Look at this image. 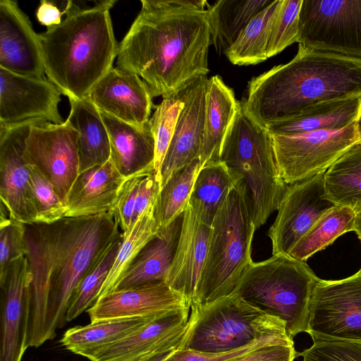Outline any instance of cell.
<instances>
[{
    "mask_svg": "<svg viewBox=\"0 0 361 361\" xmlns=\"http://www.w3.org/2000/svg\"><path fill=\"white\" fill-rule=\"evenodd\" d=\"M99 111L120 121L144 125L149 120L152 96L137 75L113 67L94 87L89 97Z\"/></svg>",
    "mask_w": 361,
    "mask_h": 361,
    "instance_id": "44dd1931",
    "label": "cell"
},
{
    "mask_svg": "<svg viewBox=\"0 0 361 361\" xmlns=\"http://www.w3.org/2000/svg\"><path fill=\"white\" fill-rule=\"evenodd\" d=\"M361 121V96L319 102L266 130L289 135L319 130H336Z\"/></svg>",
    "mask_w": 361,
    "mask_h": 361,
    "instance_id": "83f0119b",
    "label": "cell"
},
{
    "mask_svg": "<svg viewBox=\"0 0 361 361\" xmlns=\"http://www.w3.org/2000/svg\"><path fill=\"white\" fill-rule=\"evenodd\" d=\"M240 104L219 75L208 79L204 139L199 157L201 168L219 161L224 137Z\"/></svg>",
    "mask_w": 361,
    "mask_h": 361,
    "instance_id": "484cf974",
    "label": "cell"
},
{
    "mask_svg": "<svg viewBox=\"0 0 361 361\" xmlns=\"http://www.w3.org/2000/svg\"><path fill=\"white\" fill-rule=\"evenodd\" d=\"M78 133L66 121L61 124L42 120L30 128L24 158L54 185L66 204L70 190L79 175Z\"/></svg>",
    "mask_w": 361,
    "mask_h": 361,
    "instance_id": "7c38bea8",
    "label": "cell"
},
{
    "mask_svg": "<svg viewBox=\"0 0 361 361\" xmlns=\"http://www.w3.org/2000/svg\"><path fill=\"white\" fill-rule=\"evenodd\" d=\"M270 0H220L209 6L211 44L225 52L235 43L249 23L271 4Z\"/></svg>",
    "mask_w": 361,
    "mask_h": 361,
    "instance_id": "f546056e",
    "label": "cell"
},
{
    "mask_svg": "<svg viewBox=\"0 0 361 361\" xmlns=\"http://www.w3.org/2000/svg\"><path fill=\"white\" fill-rule=\"evenodd\" d=\"M31 273L26 256L14 260L0 280V361H21L27 345Z\"/></svg>",
    "mask_w": 361,
    "mask_h": 361,
    "instance_id": "e0dca14e",
    "label": "cell"
},
{
    "mask_svg": "<svg viewBox=\"0 0 361 361\" xmlns=\"http://www.w3.org/2000/svg\"><path fill=\"white\" fill-rule=\"evenodd\" d=\"M116 2L82 8L68 1L61 23L39 34L45 75L68 99L88 97L113 68L118 44L110 10Z\"/></svg>",
    "mask_w": 361,
    "mask_h": 361,
    "instance_id": "3957f363",
    "label": "cell"
},
{
    "mask_svg": "<svg viewBox=\"0 0 361 361\" xmlns=\"http://www.w3.org/2000/svg\"><path fill=\"white\" fill-rule=\"evenodd\" d=\"M312 345L299 353L303 361H361V343L313 339Z\"/></svg>",
    "mask_w": 361,
    "mask_h": 361,
    "instance_id": "b9f144b4",
    "label": "cell"
},
{
    "mask_svg": "<svg viewBox=\"0 0 361 361\" xmlns=\"http://www.w3.org/2000/svg\"><path fill=\"white\" fill-rule=\"evenodd\" d=\"M190 307L161 314L130 335L90 355V361H148L178 348Z\"/></svg>",
    "mask_w": 361,
    "mask_h": 361,
    "instance_id": "2e32d148",
    "label": "cell"
},
{
    "mask_svg": "<svg viewBox=\"0 0 361 361\" xmlns=\"http://www.w3.org/2000/svg\"><path fill=\"white\" fill-rule=\"evenodd\" d=\"M323 198L335 205L361 208V139L325 171Z\"/></svg>",
    "mask_w": 361,
    "mask_h": 361,
    "instance_id": "1f68e13d",
    "label": "cell"
},
{
    "mask_svg": "<svg viewBox=\"0 0 361 361\" xmlns=\"http://www.w3.org/2000/svg\"><path fill=\"white\" fill-rule=\"evenodd\" d=\"M200 169V159L197 158L173 174L159 190L154 202V218L159 229L166 227L183 213Z\"/></svg>",
    "mask_w": 361,
    "mask_h": 361,
    "instance_id": "d590c367",
    "label": "cell"
},
{
    "mask_svg": "<svg viewBox=\"0 0 361 361\" xmlns=\"http://www.w3.org/2000/svg\"><path fill=\"white\" fill-rule=\"evenodd\" d=\"M298 43L361 59V0H302Z\"/></svg>",
    "mask_w": 361,
    "mask_h": 361,
    "instance_id": "30bf717a",
    "label": "cell"
},
{
    "mask_svg": "<svg viewBox=\"0 0 361 361\" xmlns=\"http://www.w3.org/2000/svg\"><path fill=\"white\" fill-rule=\"evenodd\" d=\"M158 316L104 319L77 326L68 329L60 343L69 351L87 358L98 350L135 332Z\"/></svg>",
    "mask_w": 361,
    "mask_h": 361,
    "instance_id": "f1b7e54d",
    "label": "cell"
},
{
    "mask_svg": "<svg viewBox=\"0 0 361 361\" xmlns=\"http://www.w3.org/2000/svg\"><path fill=\"white\" fill-rule=\"evenodd\" d=\"M355 212V217L354 221L353 231H355L361 241V208H359Z\"/></svg>",
    "mask_w": 361,
    "mask_h": 361,
    "instance_id": "c3c4849f",
    "label": "cell"
},
{
    "mask_svg": "<svg viewBox=\"0 0 361 361\" xmlns=\"http://www.w3.org/2000/svg\"><path fill=\"white\" fill-rule=\"evenodd\" d=\"M154 202L138 217L123 238L111 269L97 299L114 290L117 283L145 245L158 233Z\"/></svg>",
    "mask_w": 361,
    "mask_h": 361,
    "instance_id": "836d02e7",
    "label": "cell"
},
{
    "mask_svg": "<svg viewBox=\"0 0 361 361\" xmlns=\"http://www.w3.org/2000/svg\"><path fill=\"white\" fill-rule=\"evenodd\" d=\"M172 351L158 355L148 361H163Z\"/></svg>",
    "mask_w": 361,
    "mask_h": 361,
    "instance_id": "681fc988",
    "label": "cell"
},
{
    "mask_svg": "<svg viewBox=\"0 0 361 361\" xmlns=\"http://www.w3.org/2000/svg\"><path fill=\"white\" fill-rule=\"evenodd\" d=\"M299 353L294 345H268L226 361H293Z\"/></svg>",
    "mask_w": 361,
    "mask_h": 361,
    "instance_id": "f6af8a7d",
    "label": "cell"
},
{
    "mask_svg": "<svg viewBox=\"0 0 361 361\" xmlns=\"http://www.w3.org/2000/svg\"><path fill=\"white\" fill-rule=\"evenodd\" d=\"M66 14L51 1L42 0L36 11V17L38 22L49 27L60 24L62 21V16Z\"/></svg>",
    "mask_w": 361,
    "mask_h": 361,
    "instance_id": "7dc6e473",
    "label": "cell"
},
{
    "mask_svg": "<svg viewBox=\"0 0 361 361\" xmlns=\"http://www.w3.org/2000/svg\"><path fill=\"white\" fill-rule=\"evenodd\" d=\"M210 226L197 216L191 205L183 212L178 245L165 283L182 294L190 306L204 264Z\"/></svg>",
    "mask_w": 361,
    "mask_h": 361,
    "instance_id": "7402d4cb",
    "label": "cell"
},
{
    "mask_svg": "<svg viewBox=\"0 0 361 361\" xmlns=\"http://www.w3.org/2000/svg\"><path fill=\"white\" fill-rule=\"evenodd\" d=\"M208 78L202 77L184 90L183 107L161 166L160 189L173 174L199 158L204 133Z\"/></svg>",
    "mask_w": 361,
    "mask_h": 361,
    "instance_id": "ac0fdd59",
    "label": "cell"
},
{
    "mask_svg": "<svg viewBox=\"0 0 361 361\" xmlns=\"http://www.w3.org/2000/svg\"><path fill=\"white\" fill-rule=\"evenodd\" d=\"M257 230L247 188L241 180L216 212L210 226L204 264L191 307L230 295L252 262Z\"/></svg>",
    "mask_w": 361,
    "mask_h": 361,
    "instance_id": "5b68a950",
    "label": "cell"
},
{
    "mask_svg": "<svg viewBox=\"0 0 361 361\" xmlns=\"http://www.w3.org/2000/svg\"><path fill=\"white\" fill-rule=\"evenodd\" d=\"M183 220V213L166 227L159 229L133 260L114 290L165 283L178 245Z\"/></svg>",
    "mask_w": 361,
    "mask_h": 361,
    "instance_id": "cb8c5ba5",
    "label": "cell"
},
{
    "mask_svg": "<svg viewBox=\"0 0 361 361\" xmlns=\"http://www.w3.org/2000/svg\"><path fill=\"white\" fill-rule=\"evenodd\" d=\"M355 217V212L352 208L335 205L318 219L288 255L306 262L339 236L353 231Z\"/></svg>",
    "mask_w": 361,
    "mask_h": 361,
    "instance_id": "d6a6232c",
    "label": "cell"
},
{
    "mask_svg": "<svg viewBox=\"0 0 361 361\" xmlns=\"http://www.w3.org/2000/svg\"><path fill=\"white\" fill-rule=\"evenodd\" d=\"M100 113L109 134L110 159L120 173L126 178L136 173L154 171L155 141L149 121L134 125Z\"/></svg>",
    "mask_w": 361,
    "mask_h": 361,
    "instance_id": "603a6c76",
    "label": "cell"
},
{
    "mask_svg": "<svg viewBox=\"0 0 361 361\" xmlns=\"http://www.w3.org/2000/svg\"><path fill=\"white\" fill-rule=\"evenodd\" d=\"M151 172L139 173L126 178L119 188L111 211L114 214L122 233L127 232L133 224L135 205L140 180Z\"/></svg>",
    "mask_w": 361,
    "mask_h": 361,
    "instance_id": "ee69618b",
    "label": "cell"
},
{
    "mask_svg": "<svg viewBox=\"0 0 361 361\" xmlns=\"http://www.w3.org/2000/svg\"><path fill=\"white\" fill-rule=\"evenodd\" d=\"M281 0H274L247 25L235 43L225 52L234 65H255L268 59L267 47L271 27Z\"/></svg>",
    "mask_w": 361,
    "mask_h": 361,
    "instance_id": "e575fe53",
    "label": "cell"
},
{
    "mask_svg": "<svg viewBox=\"0 0 361 361\" xmlns=\"http://www.w3.org/2000/svg\"><path fill=\"white\" fill-rule=\"evenodd\" d=\"M319 279L306 262L277 254L252 262L232 293L283 322L288 336L293 340L307 331L311 296Z\"/></svg>",
    "mask_w": 361,
    "mask_h": 361,
    "instance_id": "8992f818",
    "label": "cell"
},
{
    "mask_svg": "<svg viewBox=\"0 0 361 361\" xmlns=\"http://www.w3.org/2000/svg\"><path fill=\"white\" fill-rule=\"evenodd\" d=\"M0 215V280L6 275L11 263L26 256L25 224L9 216L1 204Z\"/></svg>",
    "mask_w": 361,
    "mask_h": 361,
    "instance_id": "60d3db41",
    "label": "cell"
},
{
    "mask_svg": "<svg viewBox=\"0 0 361 361\" xmlns=\"http://www.w3.org/2000/svg\"><path fill=\"white\" fill-rule=\"evenodd\" d=\"M268 345H294V342L288 337L271 336L257 340L237 350L219 353L178 348L172 351L163 361H226Z\"/></svg>",
    "mask_w": 361,
    "mask_h": 361,
    "instance_id": "7bdbcfd3",
    "label": "cell"
},
{
    "mask_svg": "<svg viewBox=\"0 0 361 361\" xmlns=\"http://www.w3.org/2000/svg\"><path fill=\"white\" fill-rule=\"evenodd\" d=\"M324 173L287 185L267 235L272 255H288L313 224L335 204L324 200Z\"/></svg>",
    "mask_w": 361,
    "mask_h": 361,
    "instance_id": "4fadbf2b",
    "label": "cell"
},
{
    "mask_svg": "<svg viewBox=\"0 0 361 361\" xmlns=\"http://www.w3.org/2000/svg\"><path fill=\"white\" fill-rule=\"evenodd\" d=\"M42 119L0 125V197L9 216L25 224L37 222L30 185V168L23 154L31 127ZM46 121V120H45Z\"/></svg>",
    "mask_w": 361,
    "mask_h": 361,
    "instance_id": "5bb4252c",
    "label": "cell"
},
{
    "mask_svg": "<svg viewBox=\"0 0 361 361\" xmlns=\"http://www.w3.org/2000/svg\"><path fill=\"white\" fill-rule=\"evenodd\" d=\"M30 168V185L37 213V222L49 224L63 217L67 212L54 185L39 170Z\"/></svg>",
    "mask_w": 361,
    "mask_h": 361,
    "instance_id": "ab89813d",
    "label": "cell"
},
{
    "mask_svg": "<svg viewBox=\"0 0 361 361\" xmlns=\"http://www.w3.org/2000/svg\"><path fill=\"white\" fill-rule=\"evenodd\" d=\"M123 235L109 244L74 290L67 309L66 322L75 319L96 302L114 262Z\"/></svg>",
    "mask_w": 361,
    "mask_h": 361,
    "instance_id": "8d00e7d4",
    "label": "cell"
},
{
    "mask_svg": "<svg viewBox=\"0 0 361 361\" xmlns=\"http://www.w3.org/2000/svg\"><path fill=\"white\" fill-rule=\"evenodd\" d=\"M184 90L163 97L149 120L155 141L154 170L159 183L161 166L183 107Z\"/></svg>",
    "mask_w": 361,
    "mask_h": 361,
    "instance_id": "74e56055",
    "label": "cell"
},
{
    "mask_svg": "<svg viewBox=\"0 0 361 361\" xmlns=\"http://www.w3.org/2000/svg\"><path fill=\"white\" fill-rule=\"evenodd\" d=\"M68 99L71 109L66 121L78 133L80 173L110 159V141L100 111L90 99Z\"/></svg>",
    "mask_w": 361,
    "mask_h": 361,
    "instance_id": "4316f807",
    "label": "cell"
},
{
    "mask_svg": "<svg viewBox=\"0 0 361 361\" xmlns=\"http://www.w3.org/2000/svg\"><path fill=\"white\" fill-rule=\"evenodd\" d=\"M160 190L154 171L145 175L140 180L133 214V224L155 200Z\"/></svg>",
    "mask_w": 361,
    "mask_h": 361,
    "instance_id": "bcb514c9",
    "label": "cell"
},
{
    "mask_svg": "<svg viewBox=\"0 0 361 361\" xmlns=\"http://www.w3.org/2000/svg\"><path fill=\"white\" fill-rule=\"evenodd\" d=\"M0 68L46 78L39 34L15 1H0Z\"/></svg>",
    "mask_w": 361,
    "mask_h": 361,
    "instance_id": "d6986e66",
    "label": "cell"
},
{
    "mask_svg": "<svg viewBox=\"0 0 361 361\" xmlns=\"http://www.w3.org/2000/svg\"><path fill=\"white\" fill-rule=\"evenodd\" d=\"M125 180L111 159L80 173L68 195L65 217L87 216L111 211Z\"/></svg>",
    "mask_w": 361,
    "mask_h": 361,
    "instance_id": "d4e9b609",
    "label": "cell"
},
{
    "mask_svg": "<svg viewBox=\"0 0 361 361\" xmlns=\"http://www.w3.org/2000/svg\"><path fill=\"white\" fill-rule=\"evenodd\" d=\"M39 224L49 275L45 320L48 341L66 322L68 303L78 284L122 231L111 211Z\"/></svg>",
    "mask_w": 361,
    "mask_h": 361,
    "instance_id": "277c9868",
    "label": "cell"
},
{
    "mask_svg": "<svg viewBox=\"0 0 361 361\" xmlns=\"http://www.w3.org/2000/svg\"><path fill=\"white\" fill-rule=\"evenodd\" d=\"M302 0H281L273 20L268 44L267 57L281 52L290 44L298 42L299 13Z\"/></svg>",
    "mask_w": 361,
    "mask_h": 361,
    "instance_id": "f35d334b",
    "label": "cell"
},
{
    "mask_svg": "<svg viewBox=\"0 0 361 361\" xmlns=\"http://www.w3.org/2000/svg\"><path fill=\"white\" fill-rule=\"evenodd\" d=\"M190 308L188 327L178 349L219 353L264 338L288 337L283 322L264 314L233 293Z\"/></svg>",
    "mask_w": 361,
    "mask_h": 361,
    "instance_id": "ba28073f",
    "label": "cell"
},
{
    "mask_svg": "<svg viewBox=\"0 0 361 361\" xmlns=\"http://www.w3.org/2000/svg\"><path fill=\"white\" fill-rule=\"evenodd\" d=\"M306 333L312 340L361 343V269L343 279L319 280L311 296Z\"/></svg>",
    "mask_w": 361,
    "mask_h": 361,
    "instance_id": "8fae6325",
    "label": "cell"
},
{
    "mask_svg": "<svg viewBox=\"0 0 361 361\" xmlns=\"http://www.w3.org/2000/svg\"><path fill=\"white\" fill-rule=\"evenodd\" d=\"M269 134L280 175L286 184L291 185L325 172L360 140L361 121L336 130Z\"/></svg>",
    "mask_w": 361,
    "mask_h": 361,
    "instance_id": "9c48e42d",
    "label": "cell"
},
{
    "mask_svg": "<svg viewBox=\"0 0 361 361\" xmlns=\"http://www.w3.org/2000/svg\"><path fill=\"white\" fill-rule=\"evenodd\" d=\"M118 44L116 68L138 75L152 97L207 77L211 32L204 0H142Z\"/></svg>",
    "mask_w": 361,
    "mask_h": 361,
    "instance_id": "6da1fadb",
    "label": "cell"
},
{
    "mask_svg": "<svg viewBox=\"0 0 361 361\" xmlns=\"http://www.w3.org/2000/svg\"><path fill=\"white\" fill-rule=\"evenodd\" d=\"M61 90L47 78L24 75L0 68V125L42 119L64 121L59 111Z\"/></svg>",
    "mask_w": 361,
    "mask_h": 361,
    "instance_id": "9a60e30c",
    "label": "cell"
},
{
    "mask_svg": "<svg viewBox=\"0 0 361 361\" xmlns=\"http://www.w3.org/2000/svg\"><path fill=\"white\" fill-rule=\"evenodd\" d=\"M361 96V59L298 46L286 64L253 78L241 106L267 129L314 104Z\"/></svg>",
    "mask_w": 361,
    "mask_h": 361,
    "instance_id": "7a4b0ae2",
    "label": "cell"
},
{
    "mask_svg": "<svg viewBox=\"0 0 361 361\" xmlns=\"http://www.w3.org/2000/svg\"><path fill=\"white\" fill-rule=\"evenodd\" d=\"M190 306L185 298L165 283L110 292L87 310L91 322L119 318L156 317Z\"/></svg>",
    "mask_w": 361,
    "mask_h": 361,
    "instance_id": "ffe728a7",
    "label": "cell"
},
{
    "mask_svg": "<svg viewBox=\"0 0 361 361\" xmlns=\"http://www.w3.org/2000/svg\"><path fill=\"white\" fill-rule=\"evenodd\" d=\"M219 161L242 176L259 228L278 209L287 184L279 171L270 134L245 114L241 103L224 137Z\"/></svg>",
    "mask_w": 361,
    "mask_h": 361,
    "instance_id": "52a82bcc",
    "label": "cell"
},
{
    "mask_svg": "<svg viewBox=\"0 0 361 361\" xmlns=\"http://www.w3.org/2000/svg\"><path fill=\"white\" fill-rule=\"evenodd\" d=\"M242 176L219 161L201 168L189 200L195 212L205 224L211 226L221 204Z\"/></svg>",
    "mask_w": 361,
    "mask_h": 361,
    "instance_id": "4dcf8cb0",
    "label": "cell"
}]
</instances>
